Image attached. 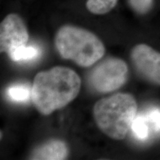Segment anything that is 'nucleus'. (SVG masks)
Here are the masks:
<instances>
[{"label": "nucleus", "mask_w": 160, "mask_h": 160, "mask_svg": "<svg viewBox=\"0 0 160 160\" xmlns=\"http://www.w3.org/2000/svg\"><path fill=\"white\" fill-rule=\"evenodd\" d=\"M81 79L74 71L54 67L37 73L31 89L33 103L41 114L47 116L62 108L79 94Z\"/></svg>", "instance_id": "obj_1"}, {"label": "nucleus", "mask_w": 160, "mask_h": 160, "mask_svg": "<svg viewBox=\"0 0 160 160\" xmlns=\"http://www.w3.org/2000/svg\"><path fill=\"white\" fill-rule=\"evenodd\" d=\"M137 112L135 98L129 93H118L99 100L93 107L98 128L113 139L126 137Z\"/></svg>", "instance_id": "obj_2"}, {"label": "nucleus", "mask_w": 160, "mask_h": 160, "mask_svg": "<svg viewBox=\"0 0 160 160\" xmlns=\"http://www.w3.org/2000/svg\"><path fill=\"white\" fill-rule=\"evenodd\" d=\"M55 45L63 59L82 67H90L105 53L102 42L92 32L73 25H64L57 31Z\"/></svg>", "instance_id": "obj_3"}, {"label": "nucleus", "mask_w": 160, "mask_h": 160, "mask_svg": "<svg viewBox=\"0 0 160 160\" xmlns=\"http://www.w3.org/2000/svg\"><path fill=\"white\" fill-rule=\"evenodd\" d=\"M128 68L123 60L109 58L102 62L91 72L89 83L99 93H109L120 88L126 82Z\"/></svg>", "instance_id": "obj_4"}, {"label": "nucleus", "mask_w": 160, "mask_h": 160, "mask_svg": "<svg viewBox=\"0 0 160 160\" xmlns=\"http://www.w3.org/2000/svg\"><path fill=\"white\" fill-rule=\"evenodd\" d=\"M131 59L144 79L160 85V53L145 44H139L132 50Z\"/></svg>", "instance_id": "obj_5"}, {"label": "nucleus", "mask_w": 160, "mask_h": 160, "mask_svg": "<svg viewBox=\"0 0 160 160\" xmlns=\"http://www.w3.org/2000/svg\"><path fill=\"white\" fill-rule=\"evenodd\" d=\"M29 39L23 19L17 13H10L0 25V51L8 53L11 50L25 45Z\"/></svg>", "instance_id": "obj_6"}, {"label": "nucleus", "mask_w": 160, "mask_h": 160, "mask_svg": "<svg viewBox=\"0 0 160 160\" xmlns=\"http://www.w3.org/2000/svg\"><path fill=\"white\" fill-rule=\"evenodd\" d=\"M68 155V148L63 141L50 140L33 151L31 159L62 160Z\"/></svg>", "instance_id": "obj_7"}, {"label": "nucleus", "mask_w": 160, "mask_h": 160, "mask_svg": "<svg viewBox=\"0 0 160 160\" xmlns=\"http://www.w3.org/2000/svg\"><path fill=\"white\" fill-rule=\"evenodd\" d=\"M40 53L41 51L37 47L25 45L11 50L8 54L13 61L22 62H28L36 59L39 57Z\"/></svg>", "instance_id": "obj_8"}, {"label": "nucleus", "mask_w": 160, "mask_h": 160, "mask_svg": "<svg viewBox=\"0 0 160 160\" xmlns=\"http://www.w3.org/2000/svg\"><path fill=\"white\" fill-rule=\"evenodd\" d=\"M118 0H87V9L97 15H103L109 13L117 5Z\"/></svg>", "instance_id": "obj_9"}, {"label": "nucleus", "mask_w": 160, "mask_h": 160, "mask_svg": "<svg viewBox=\"0 0 160 160\" xmlns=\"http://www.w3.org/2000/svg\"><path fill=\"white\" fill-rule=\"evenodd\" d=\"M133 134L138 139L145 140L149 135V125L145 115L139 114L136 116L131 125Z\"/></svg>", "instance_id": "obj_10"}, {"label": "nucleus", "mask_w": 160, "mask_h": 160, "mask_svg": "<svg viewBox=\"0 0 160 160\" xmlns=\"http://www.w3.org/2000/svg\"><path fill=\"white\" fill-rule=\"evenodd\" d=\"M8 93L12 100L21 102L27 101L31 93L28 85H16L9 88L8 90Z\"/></svg>", "instance_id": "obj_11"}, {"label": "nucleus", "mask_w": 160, "mask_h": 160, "mask_svg": "<svg viewBox=\"0 0 160 160\" xmlns=\"http://www.w3.org/2000/svg\"><path fill=\"white\" fill-rule=\"evenodd\" d=\"M145 116L149 128L157 133H160V109L157 108L150 109Z\"/></svg>", "instance_id": "obj_12"}, {"label": "nucleus", "mask_w": 160, "mask_h": 160, "mask_svg": "<svg viewBox=\"0 0 160 160\" xmlns=\"http://www.w3.org/2000/svg\"><path fill=\"white\" fill-rule=\"evenodd\" d=\"M129 3L137 13L145 14L151 9L153 0H129Z\"/></svg>", "instance_id": "obj_13"}]
</instances>
